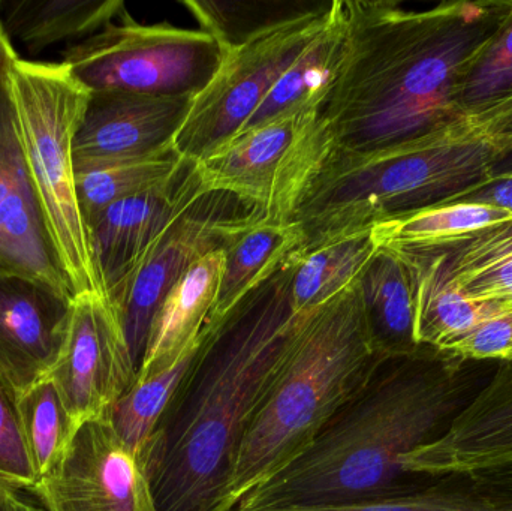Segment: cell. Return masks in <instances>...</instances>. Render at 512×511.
<instances>
[{
  "label": "cell",
  "mask_w": 512,
  "mask_h": 511,
  "mask_svg": "<svg viewBox=\"0 0 512 511\" xmlns=\"http://www.w3.org/2000/svg\"><path fill=\"white\" fill-rule=\"evenodd\" d=\"M511 6L343 0L345 53L321 110L334 152L402 146L465 114L457 104L460 81Z\"/></svg>",
  "instance_id": "cell-1"
},
{
  "label": "cell",
  "mask_w": 512,
  "mask_h": 511,
  "mask_svg": "<svg viewBox=\"0 0 512 511\" xmlns=\"http://www.w3.org/2000/svg\"><path fill=\"white\" fill-rule=\"evenodd\" d=\"M498 365L426 345L382 357L312 443L236 509L354 503L426 488L438 477L409 473L403 459L444 437Z\"/></svg>",
  "instance_id": "cell-2"
},
{
  "label": "cell",
  "mask_w": 512,
  "mask_h": 511,
  "mask_svg": "<svg viewBox=\"0 0 512 511\" xmlns=\"http://www.w3.org/2000/svg\"><path fill=\"white\" fill-rule=\"evenodd\" d=\"M292 254L221 323L204 327L141 459L158 511H222L246 426L303 318L292 311Z\"/></svg>",
  "instance_id": "cell-3"
},
{
  "label": "cell",
  "mask_w": 512,
  "mask_h": 511,
  "mask_svg": "<svg viewBox=\"0 0 512 511\" xmlns=\"http://www.w3.org/2000/svg\"><path fill=\"white\" fill-rule=\"evenodd\" d=\"M512 155V96L367 155L333 153L295 213L306 248L448 203L499 173Z\"/></svg>",
  "instance_id": "cell-4"
},
{
  "label": "cell",
  "mask_w": 512,
  "mask_h": 511,
  "mask_svg": "<svg viewBox=\"0 0 512 511\" xmlns=\"http://www.w3.org/2000/svg\"><path fill=\"white\" fill-rule=\"evenodd\" d=\"M384 356L370 341L355 282L300 326L249 419L222 511L297 458Z\"/></svg>",
  "instance_id": "cell-5"
},
{
  "label": "cell",
  "mask_w": 512,
  "mask_h": 511,
  "mask_svg": "<svg viewBox=\"0 0 512 511\" xmlns=\"http://www.w3.org/2000/svg\"><path fill=\"white\" fill-rule=\"evenodd\" d=\"M5 86L27 173L69 293H96L107 299L75 182L74 140L90 92L65 63L20 57L9 65Z\"/></svg>",
  "instance_id": "cell-6"
},
{
  "label": "cell",
  "mask_w": 512,
  "mask_h": 511,
  "mask_svg": "<svg viewBox=\"0 0 512 511\" xmlns=\"http://www.w3.org/2000/svg\"><path fill=\"white\" fill-rule=\"evenodd\" d=\"M227 48L204 30L137 23L128 11L62 53L90 93L132 92L195 98L224 62Z\"/></svg>",
  "instance_id": "cell-7"
},
{
  "label": "cell",
  "mask_w": 512,
  "mask_h": 511,
  "mask_svg": "<svg viewBox=\"0 0 512 511\" xmlns=\"http://www.w3.org/2000/svg\"><path fill=\"white\" fill-rule=\"evenodd\" d=\"M321 111H303L242 132L197 162L206 191H224L255 204L265 221L288 224L334 153Z\"/></svg>",
  "instance_id": "cell-8"
},
{
  "label": "cell",
  "mask_w": 512,
  "mask_h": 511,
  "mask_svg": "<svg viewBox=\"0 0 512 511\" xmlns=\"http://www.w3.org/2000/svg\"><path fill=\"white\" fill-rule=\"evenodd\" d=\"M333 2L228 48L221 68L191 110L174 140L182 158L200 162L230 143L248 125L277 81L327 26Z\"/></svg>",
  "instance_id": "cell-9"
},
{
  "label": "cell",
  "mask_w": 512,
  "mask_h": 511,
  "mask_svg": "<svg viewBox=\"0 0 512 511\" xmlns=\"http://www.w3.org/2000/svg\"><path fill=\"white\" fill-rule=\"evenodd\" d=\"M264 213L224 191H204L167 225L137 269L108 294L137 372L146 353L153 318L168 291L207 254L225 249Z\"/></svg>",
  "instance_id": "cell-10"
},
{
  "label": "cell",
  "mask_w": 512,
  "mask_h": 511,
  "mask_svg": "<svg viewBox=\"0 0 512 511\" xmlns=\"http://www.w3.org/2000/svg\"><path fill=\"white\" fill-rule=\"evenodd\" d=\"M32 494L47 511H158L143 464L104 419L81 426Z\"/></svg>",
  "instance_id": "cell-11"
},
{
  "label": "cell",
  "mask_w": 512,
  "mask_h": 511,
  "mask_svg": "<svg viewBox=\"0 0 512 511\" xmlns=\"http://www.w3.org/2000/svg\"><path fill=\"white\" fill-rule=\"evenodd\" d=\"M137 374L110 302L96 293L75 296L65 348L48 378L78 425L101 419Z\"/></svg>",
  "instance_id": "cell-12"
},
{
  "label": "cell",
  "mask_w": 512,
  "mask_h": 511,
  "mask_svg": "<svg viewBox=\"0 0 512 511\" xmlns=\"http://www.w3.org/2000/svg\"><path fill=\"white\" fill-rule=\"evenodd\" d=\"M194 98L132 92L90 93L74 140L75 173L174 149Z\"/></svg>",
  "instance_id": "cell-13"
},
{
  "label": "cell",
  "mask_w": 512,
  "mask_h": 511,
  "mask_svg": "<svg viewBox=\"0 0 512 511\" xmlns=\"http://www.w3.org/2000/svg\"><path fill=\"white\" fill-rule=\"evenodd\" d=\"M72 299L44 282L0 273V377L18 396L50 377L59 362Z\"/></svg>",
  "instance_id": "cell-14"
},
{
  "label": "cell",
  "mask_w": 512,
  "mask_h": 511,
  "mask_svg": "<svg viewBox=\"0 0 512 511\" xmlns=\"http://www.w3.org/2000/svg\"><path fill=\"white\" fill-rule=\"evenodd\" d=\"M204 191L197 162L186 159L167 182L117 201L87 222L90 249L105 296L137 269L177 213Z\"/></svg>",
  "instance_id": "cell-15"
},
{
  "label": "cell",
  "mask_w": 512,
  "mask_h": 511,
  "mask_svg": "<svg viewBox=\"0 0 512 511\" xmlns=\"http://www.w3.org/2000/svg\"><path fill=\"white\" fill-rule=\"evenodd\" d=\"M0 260L5 273L44 282L72 296L27 173L5 75L0 81Z\"/></svg>",
  "instance_id": "cell-16"
},
{
  "label": "cell",
  "mask_w": 512,
  "mask_h": 511,
  "mask_svg": "<svg viewBox=\"0 0 512 511\" xmlns=\"http://www.w3.org/2000/svg\"><path fill=\"white\" fill-rule=\"evenodd\" d=\"M512 465V362L499 363L489 384L450 431L403 459L409 473L442 477Z\"/></svg>",
  "instance_id": "cell-17"
},
{
  "label": "cell",
  "mask_w": 512,
  "mask_h": 511,
  "mask_svg": "<svg viewBox=\"0 0 512 511\" xmlns=\"http://www.w3.org/2000/svg\"><path fill=\"white\" fill-rule=\"evenodd\" d=\"M474 302L512 308V218L423 245L388 246Z\"/></svg>",
  "instance_id": "cell-18"
},
{
  "label": "cell",
  "mask_w": 512,
  "mask_h": 511,
  "mask_svg": "<svg viewBox=\"0 0 512 511\" xmlns=\"http://www.w3.org/2000/svg\"><path fill=\"white\" fill-rule=\"evenodd\" d=\"M225 249L198 260L176 282L156 311L137 377L171 368L200 341L218 296Z\"/></svg>",
  "instance_id": "cell-19"
},
{
  "label": "cell",
  "mask_w": 512,
  "mask_h": 511,
  "mask_svg": "<svg viewBox=\"0 0 512 511\" xmlns=\"http://www.w3.org/2000/svg\"><path fill=\"white\" fill-rule=\"evenodd\" d=\"M358 285L364 320L376 353L397 357L420 350L414 279L405 260L394 249L378 246Z\"/></svg>",
  "instance_id": "cell-20"
},
{
  "label": "cell",
  "mask_w": 512,
  "mask_h": 511,
  "mask_svg": "<svg viewBox=\"0 0 512 511\" xmlns=\"http://www.w3.org/2000/svg\"><path fill=\"white\" fill-rule=\"evenodd\" d=\"M345 53L343 0H334L330 20L318 38L292 63L242 132L303 111H321ZM240 132V134H242ZM239 134V135H240Z\"/></svg>",
  "instance_id": "cell-21"
},
{
  "label": "cell",
  "mask_w": 512,
  "mask_h": 511,
  "mask_svg": "<svg viewBox=\"0 0 512 511\" xmlns=\"http://www.w3.org/2000/svg\"><path fill=\"white\" fill-rule=\"evenodd\" d=\"M125 11L120 0H24L3 5L2 24L11 41L15 38L30 54H39L60 42L84 41Z\"/></svg>",
  "instance_id": "cell-22"
},
{
  "label": "cell",
  "mask_w": 512,
  "mask_h": 511,
  "mask_svg": "<svg viewBox=\"0 0 512 511\" xmlns=\"http://www.w3.org/2000/svg\"><path fill=\"white\" fill-rule=\"evenodd\" d=\"M301 246L303 233L297 222L274 224L261 221L236 237L225 248L224 273L207 324L215 326L221 323Z\"/></svg>",
  "instance_id": "cell-23"
},
{
  "label": "cell",
  "mask_w": 512,
  "mask_h": 511,
  "mask_svg": "<svg viewBox=\"0 0 512 511\" xmlns=\"http://www.w3.org/2000/svg\"><path fill=\"white\" fill-rule=\"evenodd\" d=\"M378 251L372 230L330 240L292 254L291 305L295 314L313 311L358 282Z\"/></svg>",
  "instance_id": "cell-24"
},
{
  "label": "cell",
  "mask_w": 512,
  "mask_h": 511,
  "mask_svg": "<svg viewBox=\"0 0 512 511\" xmlns=\"http://www.w3.org/2000/svg\"><path fill=\"white\" fill-rule=\"evenodd\" d=\"M396 252L408 264L414 279L418 344L444 351L451 342L472 332L484 321L512 311L510 306L499 303L466 299L459 291L442 282L435 273Z\"/></svg>",
  "instance_id": "cell-25"
},
{
  "label": "cell",
  "mask_w": 512,
  "mask_h": 511,
  "mask_svg": "<svg viewBox=\"0 0 512 511\" xmlns=\"http://www.w3.org/2000/svg\"><path fill=\"white\" fill-rule=\"evenodd\" d=\"M200 345L201 338L171 368L149 377H137L135 383L101 417L140 462L146 455L177 389L191 369Z\"/></svg>",
  "instance_id": "cell-26"
},
{
  "label": "cell",
  "mask_w": 512,
  "mask_h": 511,
  "mask_svg": "<svg viewBox=\"0 0 512 511\" xmlns=\"http://www.w3.org/2000/svg\"><path fill=\"white\" fill-rule=\"evenodd\" d=\"M185 161L176 149H171L150 158L96 165L78 171L75 182L86 225L111 204L167 182Z\"/></svg>",
  "instance_id": "cell-27"
},
{
  "label": "cell",
  "mask_w": 512,
  "mask_h": 511,
  "mask_svg": "<svg viewBox=\"0 0 512 511\" xmlns=\"http://www.w3.org/2000/svg\"><path fill=\"white\" fill-rule=\"evenodd\" d=\"M24 438L36 476H48L65 458L81 426L72 417L50 378L18 396Z\"/></svg>",
  "instance_id": "cell-28"
},
{
  "label": "cell",
  "mask_w": 512,
  "mask_h": 511,
  "mask_svg": "<svg viewBox=\"0 0 512 511\" xmlns=\"http://www.w3.org/2000/svg\"><path fill=\"white\" fill-rule=\"evenodd\" d=\"M510 218V213L478 204H439L381 222L372 228V233L378 246L423 245Z\"/></svg>",
  "instance_id": "cell-29"
},
{
  "label": "cell",
  "mask_w": 512,
  "mask_h": 511,
  "mask_svg": "<svg viewBox=\"0 0 512 511\" xmlns=\"http://www.w3.org/2000/svg\"><path fill=\"white\" fill-rule=\"evenodd\" d=\"M319 3L185 0L182 5L194 15L201 30L210 33L228 50L265 30L307 14Z\"/></svg>",
  "instance_id": "cell-30"
},
{
  "label": "cell",
  "mask_w": 512,
  "mask_h": 511,
  "mask_svg": "<svg viewBox=\"0 0 512 511\" xmlns=\"http://www.w3.org/2000/svg\"><path fill=\"white\" fill-rule=\"evenodd\" d=\"M233 511H504L475 485L471 476L448 474L420 491L400 497L354 503L289 506L282 509Z\"/></svg>",
  "instance_id": "cell-31"
},
{
  "label": "cell",
  "mask_w": 512,
  "mask_h": 511,
  "mask_svg": "<svg viewBox=\"0 0 512 511\" xmlns=\"http://www.w3.org/2000/svg\"><path fill=\"white\" fill-rule=\"evenodd\" d=\"M512 96V6L483 50L463 74L457 92L462 113L489 107Z\"/></svg>",
  "instance_id": "cell-32"
},
{
  "label": "cell",
  "mask_w": 512,
  "mask_h": 511,
  "mask_svg": "<svg viewBox=\"0 0 512 511\" xmlns=\"http://www.w3.org/2000/svg\"><path fill=\"white\" fill-rule=\"evenodd\" d=\"M0 482L32 494L39 479L33 468L18 411V393L0 377Z\"/></svg>",
  "instance_id": "cell-33"
},
{
  "label": "cell",
  "mask_w": 512,
  "mask_h": 511,
  "mask_svg": "<svg viewBox=\"0 0 512 511\" xmlns=\"http://www.w3.org/2000/svg\"><path fill=\"white\" fill-rule=\"evenodd\" d=\"M444 351L465 359L512 362V311L484 321Z\"/></svg>",
  "instance_id": "cell-34"
},
{
  "label": "cell",
  "mask_w": 512,
  "mask_h": 511,
  "mask_svg": "<svg viewBox=\"0 0 512 511\" xmlns=\"http://www.w3.org/2000/svg\"><path fill=\"white\" fill-rule=\"evenodd\" d=\"M445 204H478L512 215V170L495 174L486 182L457 195Z\"/></svg>",
  "instance_id": "cell-35"
},
{
  "label": "cell",
  "mask_w": 512,
  "mask_h": 511,
  "mask_svg": "<svg viewBox=\"0 0 512 511\" xmlns=\"http://www.w3.org/2000/svg\"><path fill=\"white\" fill-rule=\"evenodd\" d=\"M477 488L504 511H512V465L472 474Z\"/></svg>",
  "instance_id": "cell-36"
},
{
  "label": "cell",
  "mask_w": 512,
  "mask_h": 511,
  "mask_svg": "<svg viewBox=\"0 0 512 511\" xmlns=\"http://www.w3.org/2000/svg\"><path fill=\"white\" fill-rule=\"evenodd\" d=\"M17 57L18 54L17 51H15L14 44H12L11 38H9L2 21H0V81H2L6 69L9 68V65H11Z\"/></svg>",
  "instance_id": "cell-37"
},
{
  "label": "cell",
  "mask_w": 512,
  "mask_h": 511,
  "mask_svg": "<svg viewBox=\"0 0 512 511\" xmlns=\"http://www.w3.org/2000/svg\"><path fill=\"white\" fill-rule=\"evenodd\" d=\"M17 492L0 482V511H14V498Z\"/></svg>",
  "instance_id": "cell-38"
},
{
  "label": "cell",
  "mask_w": 512,
  "mask_h": 511,
  "mask_svg": "<svg viewBox=\"0 0 512 511\" xmlns=\"http://www.w3.org/2000/svg\"><path fill=\"white\" fill-rule=\"evenodd\" d=\"M14 511H47L42 506L30 503V501L21 500L20 494H15Z\"/></svg>",
  "instance_id": "cell-39"
},
{
  "label": "cell",
  "mask_w": 512,
  "mask_h": 511,
  "mask_svg": "<svg viewBox=\"0 0 512 511\" xmlns=\"http://www.w3.org/2000/svg\"><path fill=\"white\" fill-rule=\"evenodd\" d=\"M512 170V155L510 156V159H508L507 162H505L504 167L499 170V173H502V171H508Z\"/></svg>",
  "instance_id": "cell-40"
},
{
  "label": "cell",
  "mask_w": 512,
  "mask_h": 511,
  "mask_svg": "<svg viewBox=\"0 0 512 511\" xmlns=\"http://www.w3.org/2000/svg\"><path fill=\"white\" fill-rule=\"evenodd\" d=\"M0 273H5V270H3V266H2V260H0Z\"/></svg>",
  "instance_id": "cell-41"
}]
</instances>
